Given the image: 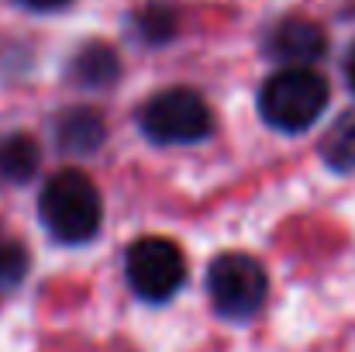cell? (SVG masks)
Instances as JSON below:
<instances>
[{"label": "cell", "mask_w": 355, "mask_h": 352, "mask_svg": "<svg viewBox=\"0 0 355 352\" xmlns=\"http://www.w3.org/2000/svg\"><path fill=\"white\" fill-rule=\"evenodd\" d=\"M38 215L45 232L62 245H83L101 232L104 204L94 187V180L80 169H59L49 176L42 197H38Z\"/></svg>", "instance_id": "obj_1"}, {"label": "cell", "mask_w": 355, "mask_h": 352, "mask_svg": "<svg viewBox=\"0 0 355 352\" xmlns=\"http://www.w3.org/2000/svg\"><path fill=\"white\" fill-rule=\"evenodd\" d=\"M324 49H328L324 31L314 21H307V17H286L269 35V52L283 66H311V62H318L324 56Z\"/></svg>", "instance_id": "obj_6"}, {"label": "cell", "mask_w": 355, "mask_h": 352, "mask_svg": "<svg viewBox=\"0 0 355 352\" xmlns=\"http://www.w3.org/2000/svg\"><path fill=\"white\" fill-rule=\"evenodd\" d=\"M28 273V249L17 238H0V290H10Z\"/></svg>", "instance_id": "obj_11"}, {"label": "cell", "mask_w": 355, "mask_h": 352, "mask_svg": "<svg viewBox=\"0 0 355 352\" xmlns=\"http://www.w3.org/2000/svg\"><path fill=\"white\" fill-rule=\"evenodd\" d=\"M55 138L66 152H94L104 142V121L87 108H73L55 121Z\"/></svg>", "instance_id": "obj_7"}, {"label": "cell", "mask_w": 355, "mask_h": 352, "mask_svg": "<svg viewBox=\"0 0 355 352\" xmlns=\"http://www.w3.org/2000/svg\"><path fill=\"white\" fill-rule=\"evenodd\" d=\"M24 7H31V10H59V7H66L69 0H21Z\"/></svg>", "instance_id": "obj_12"}, {"label": "cell", "mask_w": 355, "mask_h": 352, "mask_svg": "<svg viewBox=\"0 0 355 352\" xmlns=\"http://www.w3.org/2000/svg\"><path fill=\"white\" fill-rule=\"evenodd\" d=\"M38 169V145L28 135H10L0 142V176L10 183L31 180Z\"/></svg>", "instance_id": "obj_9"}, {"label": "cell", "mask_w": 355, "mask_h": 352, "mask_svg": "<svg viewBox=\"0 0 355 352\" xmlns=\"http://www.w3.org/2000/svg\"><path fill=\"white\" fill-rule=\"evenodd\" d=\"M211 308L228 321H248L262 311L269 297V276L262 262L248 252H221L207 269Z\"/></svg>", "instance_id": "obj_3"}, {"label": "cell", "mask_w": 355, "mask_h": 352, "mask_svg": "<svg viewBox=\"0 0 355 352\" xmlns=\"http://www.w3.org/2000/svg\"><path fill=\"white\" fill-rule=\"evenodd\" d=\"M345 80H349V87H352V94H355V45L349 49V56H345Z\"/></svg>", "instance_id": "obj_13"}, {"label": "cell", "mask_w": 355, "mask_h": 352, "mask_svg": "<svg viewBox=\"0 0 355 352\" xmlns=\"http://www.w3.org/2000/svg\"><path fill=\"white\" fill-rule=\"evenodd\" d=\"M328 80L311 66H283L259 90V115L269 128L297 135L318 124L328 108Z\"/></svg>", "instance_id": "obj_2"}, {"label": "cell", "mask_w": 355, "mask_h": 352, "mask_svg": "<svg viewBox=\"0 0 355 352\" xmlns=\"http://www.w3.org/2000/svg\"><path fill=\"white\" fill-rule=\"evenodd\" d=\"M73 73H76V80L87 83V87H107V83H114V76H118V56H114L107 45H90V49H83V52L76 56Z\"/></svg>", "instance_id": "obj_10"}, {"label": "cell", "mask_w": 355, "mask_h": 352, "mask_svg": "<svg viewBox=\"0 0 355 352\" xmlns=\"http://www.w3.org/2000/svg\"><path fill=\"white\" fill-rule=\"evenodd\" d=\"M138 124L145 131L148 142H159V145H193V142H204L214 128V117L207 101L197 94V90H187V87H169V90H159L155 97L145 101Z\"/></svg>", "instance_id": "obj_4"}, {"label": "cell", "mask_w": 355, "mask_h": 352, "mask_svg": "<svg viewBox=\"0 0 355 352\" xmlns=\"http://www.w3.org/2000/svg\"><path fill=\"white\" fill-rule=\"evenodd\" d=\"M124 276H128V287L141 301L166 304L169 297L180 294V287L187 280V259H183V252H180V245L173 238L145 235V238H138L128 249Z\"/></svg>", "instance_id": "obj_5"}, {"label": "cell", "mask_w": 355, "mask_h": 352, "mask_svg": "<svg viewBox=\"0 0 355 352\" xmlns=\"http://www.w3.org/2000/svg\"><path fill=\"white\" fill-rule=\"evenodd\" d=\"M321 159L335 173L355 169V111H345L328 124V131L321 138Z\"/></svg>", "instance_id": "obj_8"}]
</instances>
